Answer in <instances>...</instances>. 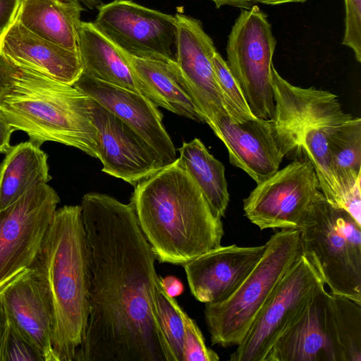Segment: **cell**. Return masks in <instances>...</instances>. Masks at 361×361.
Segmentation results:
<instances>
[{
	"label": "cell",
	"instance_id": "484cf974",
	"mask_svg": "<svg viewBox=\"0 0 361 361\" xmlns=\"http://www.w3.org/2000/svg\"><path fill=\"white\" fill-rule=\"evenodd\" d=\"M178 152L179 166L195 182L214 214L224 216L230 197L224 164L197 138L183 142Z\"/></svg>",
	"mask_w": 361,
	"mask_h": 361
},
{
	"label": "cell",
	"instance_id": "ab89813d",
	"mask_svg": "<svg viewBox=\"0 0 361 361\" xmlns=\"http://www.w3.org/2000/svg\"><path fill=\"white\" fill-rule=\"evenodd\" d=\"M90 9L97 8L102 3V0H80Z\"/></svg>",
	"mask_w": 361,
	"mask_h": 361
},
{
	"label": "cell",
	"instance_id": "e0dca14e",
	"mask_svg": "<svg viewBox=\"0 0 361 361\" xmlns=\"http://www.w3.org/2000/svg\"><path fill=\"white\" fill-rule=\"evenodd\" d=\"M73 85L140 135L159 154L165 166L176 161V148L164 126L162 114L149 99L85 74Z\"/></svg>",
	"mask_w": 361,
	"mask_h": 361
},
{
	"label": "cell",
	"instance_id": "9a60e30c",
	"mask_svg": "<svg viewBox=\"0 0 361 361\" xmlns=\"http://www.w3.org/2000/svg\"><path fill=\"white\" fill-rule=\"evenodd\" d=\"M264 361H345L331 304L321 285L270 350Z\"/></svg>",
	"mask_w": 361,
	"mask_h": 361
},
{
	"label": "cell",
	"instance_id": "ba28073f",
	"mask_svg": "<svg viewBox=\"0 0 361 361\" xmlns=\"http://www.w3.org/2000/svg\"><path fill=\"white\" fill-rule=\"evenodd\" d=\"M276 46L267 15L254 4L241 9L228 35L226 63L252 114L259 118L274 116L271 71Z\"/></svg>",
	"mask_w": 361,
	"mask_h": 361
},
{
	"label": "cell",
	"instance_id": "836d02e7",
	"mask_svg": "<svg viewBox=\"0 0 361 361\" xmlns=\"http://www.w3.org/2000/svg\"><path fill=\"white\" fill-rule=\"evenodd\" d=\"M13 65L10 63L0 52V97L12 82Z\"/></svg>",
	"mask_w": 361,
	"mask_h": 361
},
{
	"label": "cell",
	"instance_id": "6da1fadb",
	"mask_svg": "<svg viewBox=\"0 0 361 361\" xmlns=\"http://www.w3.org/2000/svg\"><path fill=\"white\" fill-rule=\"evenodd\" d=\"M80 206L90 314L74 361H176L155 307L157 257L132 203L90 192Z\"/></svg>",
	"mask_w": 361,
	"mask_h": 361
},
{
	"label": "cell",
	"instance_id": "f546056e",
	"mask_svg": "<svg viewBox=\"0 0 361 361\" xmlns=\"http://www.w3.org/2000/svg\"><path fill=\"white\" fill-rule=\"evenodd\" d=\"M182 316L185 331L183 361H218V354L206 345L196 322L185 311Z\"/></svg>",
	"mask_w": 361,
	"mask_h": 361
},
{
	"label": "cell",
	"instance_id": "ffe728a7",
	"mask_svg": "<svg viewBox=\"0 0 361 361\" xmlns=\"http://www.w3.org/2000/svg\"><path fill=\"white\" fill-rule=\"evenodd\" d=\"M214 133L225 145L230 163L244 171L257 184L279 169L283 157L267 119L235 123L225 115L218 120Z\"/></svg>",
	"mask_w": 361,
	"mask_h": 361
},
{
	"label": "cell",
	"instance_id": "44dd1931",
	"mask_svg": "<svg viewBox=\"0 0 361 361\" xmlns=\"http://www.w3.org/2000/svg\"><path fill=\"white\" fill-rule=\"evenodd\" d=\"M121 51L137 80L142 95L157 106L196 122L205 123L176 62L140 59Z\"/></svg>",
	"mask_w": 361,
	"mask_h": 361
},
{
	"label": "cell",
	"instance_id": "2e32d148",
	"mask_svg": "<svg viewBox=\"0 0 361 361\" xmlns=\"http://www.w3.org/2000/svg\"><path fill=\"white\" fill-rule=\"evenodd\" d=\"M92 113L103 172L135 185L165 166L140 135L94 100Z\"/></svg>",
	"mask_w": 361,
	"mask_h": 361
},
{
	"label": "cell",
	"instance_id": "60d3db41",
	"mask_svg": "<svg viewBox=\"0 0 361 361\" xmlns=\"http://www.w3.org/2000/svg\"><path fill=\"white\" fill-rule=\"evenodd\" d=\"M60 1H65V2H71V1H73L75 0H60Z\"/></svg>",
	"mask_w": 361,
	"mask_h": 361
},
{
	"label": "cell",
	"instance_id": "ac0fdd59",
	"mask_svg": "<svg viewBox=\"0 0 361 361\" xmlns=\"http://www.w3.org/2000/svg\"><path fill=\"white\" fill-rule=\"evenodd\" d=\"M265 249V244L220 245L186 262L183 266L192 295L205 304L226 299L255 267Z\"/></svg>",
	"mask_w": 361,
	"mask_h": 361
},
{
	"label": "cell",
	"instance_id": "8992f818",
	"mask_svg": "<svg viewBox=\"0 0 361 361\" xmlns=\"http://www.w3.org/2000/svg\"><path fill=\"white\" fill-rule=\"evenodd\" d=\"M250 273L226 299L207 303L204 318L212 345H238L293 264L303 253L299 230L275 233Z\"/></svg>",
	"mask_w": 361,
	"mask_h": 361
},
{
	"label": "cell",
	"instance_id": "74e56055",
	"mask_svg": "<svg viewBox=\"0 0 361 361\" xmlns=\"http://www.w3.org/2000/svg\"><path fill=\"white\" fill-rule=\"evenodd\" d=\"M212 1L216 8H220L224 6H233L240 9H249L253 4L247 0H209Z\"/></svg>",
	"mask_w": 361,
	"mask_h": 361
},
{
	"label": "cell",
	"instance_id": "7c38bea8",
	"mask_svg": "<svg viewBox=\"0 0 361 361\" xmlns=\"http://www.w3.org/2000/svg\"><path fill=\"white\" fill-rule=\"evenodd\" d=\"M93 22L118 49L133 57L176 62L175 16L130 0L102 4Z\"/></svg>",
	"mask_w": 361,
	"mask_h": 361
},
{
	"label": "cell",
	"instance_id": "9c48e42d",
	"mask_svg": "<svg viewBox=\"0 0 361 361\" xmlns=\"http://www.w3.org/2000/svg\"><path fill=\"white\" fill-rule=\"evenodd\" d=\"M325 199L312 164L298 159L257 184L243 200V210L261 230H300L314 207Z\"/></svg>",
	"mask_w": 361,
	"mask_h": 361
},
{
	"label": "cell",
	"instance_id": "4dcf8cb0",
	"mask_svg": "<svg viewBox=\"0 0 361 361\" xmlns=\"http://www.w3.org/2000/svg\"><path fill=\"white\" fill-rule=\"evenodd\" d=\"M345 30L342 44L352 49L361 62V0H344Z\"/></svg>",
	"mask_w": 361,
	"mask_h": 361
},
{
	"label": "cell",
	"instance_id": "5bb4252c",
	"mask_svg": "<svg viewBox=\"0 0 361 361\" xmlns=\"http://www.w3.org/2000/svg\"><path fill=\"white\" fill-rule=\"evenodd\" d=\"M0 301L8 322L42 361H56L52 347L53 309L49 288L33 267L0 288Z\"/></svg>",
	"mask_w": 361,
	"mask_h": 361
},
{
	"label": "cell",
	"instance_id": "4fadbf2b",
	"mask_svg": "<svg viewBox=\"0 0 361 361\" xmlns=\"http://www.w3.org/2000/svg\"><path fill=\"white\" fill-rule=\"evenodd\" d=\"M176 20V64L204 116L214 131L220 117L229 109L214 71L216 49L198 19L181 13Z\"/></svg>",
	"mask_w": 361,
	"mask_h": 361
},
{
	"label": "cell",
	"instance_id": "d590c367",
	"mask_svg": "<svg viewBox=\"0 0 361 361\" xmlns=\"http://www.w3.org/2000/svg\"><path fill=\"white\" fill-rule=\"evenodd\" d=\"M14 128L0 113V153L6 154L11 148L10 140Z\"/></svg>",
	"mask_w": 361,
	"mask_h": 361
},
{
	"label": "cell",
	"instance_id": "f35d334b",
	"mask_svg": "<svg viewBox=\"0 0 361 361\" xmlns=\"http://www.w3.org/2000/svg\"><path fill=\"white\" fill-rule=\"evenodd\" d=\"M252 4H263L267 5H279L286 3H304L307 0H247Z\"/></svg>",
	"mask_w": 361,
	"mask_h": 361
},
{
	"label": "cell",
	"instance_id": "f1b7e54d",
	"mask_svg": "<svg viewBox=\"0 0 361 361\" xmlns=\"http://www.w3.org/2000/svg\"><path fill=\"white\" fill-rule=\"evenodd\" d=\"M212 63L217 82L228 106L230 118L235 123L257 118L226 61L219 52L216 51L213 56Z\"/></svg>",
	"mask_w": 361,
	"mask_h": 361
},
{
	"label": "cell",
	"instance_id": "e575fe53",
	"mask_svg": "<svg viewBox=\"0 0 361 361\" xmlns=\"http://www.w3.org/2000/svg\"><path fill=\"white\" fill-rule=\"evenodd\" d=\"M161 283L166 293L171 298L181 295L184 290L182 282L174 276L161 277Z\"/></svg>",
	"mask_w": 361,
	"mask_h": 361
},
{
	"label": "cell",
	"instance_id": "3957f363",
	"mask_svg": "<svg viewBox=\"0 0 361 361\" xmlns=\"http://www.w3.org/2000/svg\"><path fill=\"white\" fill-rule=\"evenodd\" d=\"M32 267L49 288L56 361H74L90 314V271L80 205L56 210Z\"/></svg>",
	"mask_w": 361,
	"mask_h": 361
},
{
	"label": "cell",
	"instance_id": "7a4b0ae2",
	"mask_svg": "<svg viewBox=\"0 0 361 361\" xmlns=\"http://www.w3.org/2000/svg\"><path fill=\"white\" fill-rule=\"evenodd\" d=\"M130 202L159 262L183 265L221 245V218L177 159L137 183Z\"/></svg>",
	"mask_w": 361,
	"mask_h": 361
},
{
	"label": "cell",
	"instance_id": "5b68a950",
	"mask_svg": "<svg viewBox=\"0 0 361 361\" xmlns=\"http://www.w3.org/2000/svg\"><path fill=\"white\" fill-rule=\"evenodd\" d=\"M353 118L334 94H300L278 102L270 120L274 140L283 157L310 161L326 201L343 209V197L332 171L328 137Z\"/></svg>",
	"mask_w": 361,
	"mask_h": 361
},
{
	"label": "cell",
	"instance_id": "7402d4cb",
	"mask_svg": "<svg viewBox=\"0 0 361 361\" xmlns=\"http://www.w3.org/2000/svg\"><path fill=\"white\" fill-rule=\"evenodd\" d=\"M334 175L343 197V209L361 225V119L353 118L328 137Z\"/></svg>",
	"mask_w": 361,
	"mask_h": 361
},
{
	"label": "cell",
	"instance_id": "8fae6325",
	"mask_svg": "<svg viewBox=\"0 0 361 361\" xmlns=\"http://www.w3.org/2000/svg\"><path fill=\"white\" fill-rule=\"evenodd\" d=\"M59 202L51 186L39 183L0 211V288L32 267Z\"/></svg>",
	"mask_w": 361,
	"mask_h": 361
},
{
	"label": "cell",
	"instance_id": "d6a6232c",
	"mask_svg": "<svg viewBox=\"0 0 361 361\" xmlns=\"http://www.w3.org/2000/svg\"><path fill=\"white\" fill-rule=\"evenodd\" d=\"M23 0H0V37L17 19Z\"/></svg>",
	"mask_w": 361,
	"mask_h": 361
},
{
	"label": "cell",
	"instance_id": "603a6c76",
	"mask_svg": "<svg viewBox=\"0 0 361 361\" xmlns=\"http://www.w3.org/2000/svg\"><path fill=\"white\" fill-rule=\"evenodd\" d=\"M83 10L78 0H23L16 20L36 35L78 51L80 15Z\"/></svg>",
	"mask_w": 361,
	"mask_h": 361
},
{
	"label": "cell",
	"instance_id": "277c9868",
	"mask_svg": "<svg viewBox=\"0 0 361 361\" xmlns=\"http://www.w3.org/2000/svg\"><path fill=\"white\" fill-rule=\"evenodd\" d=\"M93 99L75 87L13 66L12 82L0 97V113L41 145L53 141L99 158Z\"/></svg>",
	"mask_w": 361,
	"mask_h": 361
},
{
	"label": "cell",
	"instance_id": "30bf717a",
	"mask_svg": "<svg viewBox=\"0 0 361 361\" xmlns=\"http://www.w3.org/2000/svg\"><path fill=\"white\" fill-rule=\"evenodd\" d=\"M324 284L302 253L281 281L245 336L231 354V361H264L271 348Z\"/></svg>",
	"mask_w": 361,
	"mask_h": 361
},
{
	"label": "cell",
	"instance_id": "83f0119b",
	"mask_svg": "<svg viewBox=\"0 0 361 361\" xmlns=\"http://www.w3.org/2000/svg\"><path fill=\"white\" fill-rule=\"evenodd\" d=\"M154 295L159 323L176 361H183L185 331L182 314L184 310L174 298L166 293L159 276L154 284Z\"/></svg>",
	"mask_w": 361,
	"mask_h": 361
},
{
	"label": "cell",
	"instance_id": "4316f807",
	"mask_svg": "<svg viewBox=\"0 0 361 361\" xmlns=\"http://www.w3.org/2000/svg\"><path fill=\"white\" fill-rule=\"evenodd\" d=\"M331 304L345 361H361V304L331 294Z\"/></svg>",
	"mask_w": 361,
	"mask_h": 361
},
{
	"label": "cell",
	"instance_id": "1f68e13d",
	"mask_svg": "<svg viewBox=\"0 0 361 361\" xmlns=\"http://www.w3.org/2000/svg\"><path fill=\"white\" fill-rule=\"evenodd\" d=\"M3 361H42L33 348L9 326L6 338Z\"/></svg>",
	"mask_w": 361,
	"mask_h": 361
},
{
	"label": "cell",
	"instance_id": "d6986e66",
	"mask_svg": "<svg viewBox=\"0 0 361 361\" xmlns=\"http://www.w3.org/2000/svg\"><path fill=\"white\" fill-rule=\"evenodd\" d=\"M0 52L12 65L73 85L82 74L78 51L50 42L17 20L0 37Z\"/></svg>",
	"mask_w": 361,
	"mask_h": 361
},
{
	"label": "cell",
	"instance_id": "52a82bcc",
	"mask_svg": "<svg viewBox=\"0 0 361 361\" xmlns=\"http://www.w3.org/2000/svg\"><path fill=\"white\" fill-rule=\"evenodd\" d=\"M299 231L303 254L330 293L361 304V225L325 199L314 207Z\"/></svg>",
	"mask_w": 361,
	"mask_h": 361
},
{
	"label": "cell",
	"instance_id": "d4e9b609",
	"mask_svg": "<svg viewBox=\"0 0 361 361\" xmlns=\"http://www.w3.org/2000/svg\"><path fill=\"white\" fill-rule=\"evenodd\" d=\"M47 158L40 145L32 140L11 147L0 164V211L33 185L51 179Z\"/></svg>",
	"mask_w": 361,
	"mask_h": 361
},
{
	"label": "cell",
	"instance_id": "cb8c5ba5",
	"mask_svg": "<svg viewBox=\"0 0 361 361\" xmlns=\"http://www.w3.org/2000/svg\"><path fill=\"white\" fill-rule=\"evenodd\" d=\"M78 52L82 74L141 94L137 80L123 52L93 22H81Z\"/></svg>",
	"mask_w": 361,
	"mask_h": 361
},
{
	"label": "cell",
	"instance_id": "8d00e7d4",
	"mask_svg": "<svg viewBox=\"0 0 361 361\" xmlns=\"http://www.w3.org/2000/svg\"><path fill=\"white\" fill-rule=\"evenodd\" d=\"M9 326V322L0 301V361H3L4 349Z\"/></svg>",
	"mask_w": 361,
	"mask_h": 361
}]
</instances>
